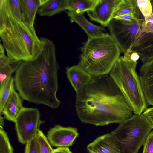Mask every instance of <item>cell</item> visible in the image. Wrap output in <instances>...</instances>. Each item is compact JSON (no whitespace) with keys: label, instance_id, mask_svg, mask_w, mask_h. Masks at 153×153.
Masks as SVG:
<instances>
[{"label":"cell","instance_id":"cell-1","mask_svg":"<svg viewBox=\"0 0 153 153\" xmlns=\"http://www.w3.org/2000/svg\"><path fill=\"white\" fill-rule=\"evenodd\" d=\"M40 38V51L32 59L24 62L16 71L15 88L22 99L55 109L61 102L57 96L59 67L55 45L48 39Z\"/></svg>","mask_w":153,"mask_h":153},{"label":"cell","instance_id":"cell-2","mask_svg":"<svg viewBox=\"0 0 153 153\" xmlns=\"http://www.w3.org/2000/svg\"><path fill=\"white\" fill-rule=\"evenodd\" d=\"M76 93V110L83 123L100 126L120 124L133 116L132 109L108 75L93 76Z\"/></svg>","mask_w":153,"mask_h":153},{"label":"cell","instance_id":"cell-3","mask_svg":"<svg viewBox=\"0 0 153 153\" xmlns=\"http://www.w3.org/2000/svg\"><path fill=\"white\" fill-rule=\"evenodd\" d=\"M79 49L78 65L93 76L108 75L121 52L108 33L88 38Z\"/></svg>","mask_w":153,"mask_h":153},{"label":"cell","instance_id":"cell-4","mask_svg":"<svg viewBox=\"0 0 153 153\" xmlns=\"http://www.w3.org/2000/svg\"><path fill=\"white\" fill-rule=\"evenodd\" d=\"M0 37L7 56L13 60H30L42 47L34 27L11 16L6 27L0 32Z\"/></svg>","mask_w":153,"mask_h":153},{"label":"cell","instance_id":"cell-5","mask_svg":"<svg viewBox=\"0 0 153 153\" xmlns=\"http://www.w3.org/2000/svg\"><path fill=\"white\" fill-rule=\"evenodd\" d=\"M137 63L120 56L109 74L133 112L140 115L147 108V103L136 71Z\"/></svg>","mask_w":153,"mask_h":153},{"label":"cell","instance_id":"cell-6","mask_svg":"<svg viewBox=\"0 0 153 153\" xmlns=\"http://www.w3.org/2000/svg\"><path fill=\"white\" fill-rule=\"evenodd\" d=\"M153 125L142 114H134L119 124L111 133L120 143L123 153H138Z\"/></svg>","mask_w":153,"mask_h":153},{"label":"cell","instance_id":"cell-7","mask_svg":"<svg viewBox=\"0 0 153 153\" xmlns=\"http://www.w3.org/2000/svg\"><path fill=\"white\" fill-rule=\"evenodd\" d=\"M144 19L129 21L113 18L107 27L110 35L123 53L131 50L141 34L142 25Z\"/></svg>","mask_w":153,"mask_h":153},{"label":"cell","instance_id":"cell-8","mask_svg":"<svg viewBox=\"0 0 153 153\" xmlns=\"http://www.w3.org/2000/svg\"><path fill=\"white\" fill-rule=\"evenodd\" d=\"M45 122L41 120L37 109L24 107L14 122L19 142L26 144L37 135L41 125Z\"/></svg>","mask_w":153,"mask_h":153},{"label":"cell","instance_id":"cell-9","mask_svg":"<svg viewBox=\"0 0 153 153\" xmlns=\"http://www.w3.org/2000/svg\"><path fill=\"white\" fill-rule=\"evenodd\" d=\"M131 50L139 55L143 64L153 58V16L143 22L141 34Z\"/></svg>","mask_w":153,"mask_h":153},{"label":"cell","instance_id":"cell-10","mask_svg":"<svg viewBox=\"0 0 153 153\" xmlns=\"http://www.w3.org/2000/svg\"><path fill=\"white\" fill-rule=\"evenodd\" d=\"M79 135L76 128L55 125L48 131L47 136L51 146L59 147L72 146Z\"/></svg>","mask_w":153,"mask_h":153},{"label":"cell","instance_id":"cell-11","mask_svg":"<svg viewBox=\"0 0 153 153\" xmlns=\"http://www.w3.org/2000/svg\"><path fill=\"white\" fill-rule=\"evenodd\" d=\"M120 0H98L91 10L87 12L91 20L107 27L113 19V13Z\"/></svg>","mask_w":153,"mask_h":153},{"label":"cell","instance_id":"cell-12","mask_svg":"<svg viewBox=\"0 0 153 153\" xmlns=\"http://www.w3.org/2000/svg\"><path fill=\"white\" fill-rule=\"evenodd\" d=\"M86 149L88 153H123L120 143L111 132L97 137Z\"/></svg>","mask_w":153,"mask_h":153},{"label":"cell","instance_id":"cell-13","mask_svg":"<svg viewBox=\"0 0 153 153\" xmlns=\"http://www.w3.org/2000/svg\"><path fill=\"white\" fill-rule=\"evenodd\" d=\"M139 77L147 102L153 106V58L141 65Z\"/></svg>","mask_w":153,"mask_h":153},{"label":"cell","instance_id":"cell-14","mask_svg":"<svg viewBox=\"0 0 153 153\" xmlns=\"http://www.w3.org/2000/svg\"><path fill=\"white\" fill-rule=\"evenodd\" d=\"M69 81L76 93L80 91L91 81L93 76L79 65L66 68Z\"/></svg>","mask_w":153,"mask_h":153},{"label":"cell","instance_id":"cell-15","mask_svg":"<svg viewBox=\"0 0 153 153\" xmlns=\"http://www.w3.org/2000/svg\"><path fill=\"white\" fill-rule=\"evenodd\" d=\"M84 13L68 10L67 12L70 22L77 24L85 32L88 38L99 36L105 33V27L95 25L90 22L84 17Z\"/></svg>","mask_w":153,"mask_h":153},{"label":"cell","instance_id":"cell-16","mask_svg":"<svg viewBox=\"0 0 153 153\" xmlns=\"http://www.w3.org/2000/svg\"><path fill=\"white\" fill-rule=\"evenodd\" d=\"M24 107L22 99L15 87L12 89L3 108L2 114L8 121L15 122L16 119Z\"/></svg>","mask_w":153,"mask_h":153},{"label":"cell","instance_id":"cell-17","mask_svg":"<svg viewBox=\"0 0 153 153\" xmlns=\"http://www.w3.org/2000/svg\"><path fill=\"white\" fill-rule=\"evenodd\" d=\"M21 21L34 27L36 14L41 4V0H19Z\"/></svg>","mask_w":153,"mask_h":153},{"label":"cell","instance_id":"cell-18","mask_svg":"<svg viewBox=\"0 0 153 153\" xmlns=\"http://www.w3.org/2000/svg\"><path fill=\"white\" fill-rule=\"evenodd\" d=\"M37 13L41 16H51L68 10L67 0H41Z\"/></svg>","mask_w":153,"mask_h":153},{"label":"cell","instance_id":"cell-19","mask_svg":"<svg viewBox=\"0 0 153 153\" xmlns=\"http://www.w3.org/2000/svg\"><path fill=\"white\" fill-rule=\"evenodd\" d=\"M24 62L13 60L5 55L0 56V83L12 76Z\"/></svg>","mask_w":153,"mask_h":153},{"label":"cell","instance_id":"cell-20","mask_svg":"<svg viewBox=\"0 0 153 153\" xmlns=\"http://www.w3.org/2000/svg\"><path fill=\"white\" fill-rule=\"evenodd\" d=\"M128 13L133 14L137 18L144 19L136 0H120L113 13V19Z\"/></svg>","mask_w":153,"mask_h":153},{"label":"cell","instance_id":"cell-21","mask_svg":"<svg viewBox=\"0 0 153 153\" xmlns=\"http://www.w3.org/2000/svg\"><path fill=\"white\" fill-rule=\"evenodd\" d=\"M98 0H67L68 11L84 13L92 10Z\"/></svg>","mask_w":153,"mask_h":153},{"label":"cell","instance_id":"cell-22","mask_svg":"<svg viewBox=\"0 0 153 153\" xmlns=\"http://www.w3.org/2000/svg\"><path fill=\"white\" fill-rule=\"evenodd\" d=\"M14 87V77H8L4 82L0 83V114H2L5 104L12 88Z\"/></svg>","mask_w":153,"mask_h":153},{"label":"cell","instance_id":"cell-23","mask_svg":"<svg viewBox=\"0 0 153 153\" xmlns=\"http://www.w3.org/2000/svg\"><path fill=\"white\" fill-rule=\"evenodd\" d=\"M9 16L21 21L19 0H4Z\"/></svg>","mask_w":153,"mask_h":153},{"label":"cell","instance_id":"cell-24","mask_svg":"<svg viewBox=\"0 0 153 153\" xmlns=\"http://www.w3.org/2000/svg\"><path fill=\"white\" fill-rule=\"evenodd\" d=\"M37 137L39 144L40 153H53L54 149L42 131L39 130L38 131Z\"/></svg>","mask_w":153,"mask_h":153},{"label":"cell","instance_id":"cell-25","mask_svg":"<svg viewBox=\"0 0 153 153\" xmlns=\"http://www.w3.org/2000/svg\"><path fill=\"white\" fill-rule=\"evenodd\" d=\"M0 153H13L7 133L0 129Z\"/></svg>","mask_w":153,"mask_h":153},{"label":"cell","instance_id":"cell-26","mask_svg":"<svg viewBox=\"0 0 153 153\" xmlns=\"http://www.w3.org/2000/svg\"><path fill=\"white\" fill-rule=\"evenodd\" d=\"M138 8L146 20L153 16L152 6L150 0H137Z\"/></svg>","mask_w":153,"mask_h":153},{"label":"cell","instance_id":"cell-27","mask_svg":"<svg viewBox=\"0 0 153 153\" xmlns=\"http://www.w3.org/2000/svg\"><path fill=\"white\" fill-rule=\"evenodd\" d=\"M9 15L6 8L4 0H0V32L6 27Z\"/></svg>","mask_w":153,"mask_h":153},{"label":"cell","instance_id":"cell-28","mask_svg":"<svg viewBox=\"0 0 153 153\" xmlns=\"http://www.w3.org/2000/svg\"><path fill=\"white\" fill-rule=\"evenodd\" d=\"M24 153H40L37 135L26 144Z\"/></svg>","mask_w":153,"mask_h":153},{"label":"cell","instance_id":"cell-29","mask_svg":"<svg viewBox=\"0 0 153 153\" xmlns=\"http://www.w3.org/2000/svg\"><path fill=\"white\" fill-rule=\"evenodd\" d=\"M143 145L142 153H153V131L149 132Z\"/></svg>","mask_w":153,"mask_h":153},{"label":"cell","instance_id":"cell-30","mask_svg":"<svg viewBox=\"0 0 153 153\" xmlns=\"http://www.w3.org/2000/svg\"><path fill=\"white\" fill-rule=\"evenodd\" d=\"M124 58L127 60L136 61L140 58L139 55L136 52L132 50H129L124 53Z\"/></svg>","mask_w":153,"mask_h":153},{"label":"cell","instance_id":"cell-31","mask_svg":"<svg viewBox=\"0 0 153 153\" xmlns=\"http://www.w3.org/2000/svg\"><path fill=\"white\" fill-rule=\"evenodd\" d=\"M115 19L117 20L129 21H135L140 19L137 18L132 13H128L120 16L115 18Z\"/></svg>","mask_w":153,"mask_h":153},{"label":"cell","instance_id":"cell-32","mask_svg":"<svg viewBox=\"0 0 153 153\" xmlns=\"http://www.w3.org/2000/svg\"><path fill=\"white\" fill-rule=\"evenodd\" d=\"M153 125V107L147 108L142 114Z\"/></svg>","mask_w":153,"mask_h":153},{"label":"cell","instance_id":"cell-33","mask_svg":"<svg viewBox=\"0 0 153 153\" xmlns=\"http://www.w3.org/2000/svg\"><path fill=\"white\" fill-rule=\"evenodd\" d=\"M53 153H72L69 147H59L54 149Z\"/></svg>","mask_w":153,"mask_h":153},{"label":"cell","instance_id":"cell-34","mask_svg":"<svg viewBox=\"0 0 153 153\" xmlns=\"http://www.w3.org/2000/svg\"><path fill=\"white\" fill-rule=\"evenodd\" d=\"M4 48L2 44L0 43V56L4 55L5 54Z\"/></svg>","mask_w":153,"mask_h":153},{"label":"cell","instance_id":"cell-35","mask_svg":"<svg viewBox=\"0 0 153 153\" xmlns=\"http://www.w3.org/2000/svg\"><path fill=\"white\" fill-rule=\"evenodd\" d=\"M2 114H0V129H3L4 121L3 117L2 116Z\"/></svg>","mask_w":153,"mask_h":153},{"label":"cell","instance_id":"cell-36","mask_svg":"<svg viewBox=\"0 0 153 153\" xmlns=\"http://www.w3.org/2000/svg\"><path fill=\"white\" fill-rule=\"evenodd\" d=\"M150 2L152 6V10L153 13V0H150Z\"/></svg>","mask_w":153,"mask_h":153}]
</instances>
